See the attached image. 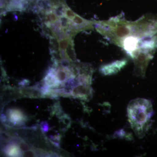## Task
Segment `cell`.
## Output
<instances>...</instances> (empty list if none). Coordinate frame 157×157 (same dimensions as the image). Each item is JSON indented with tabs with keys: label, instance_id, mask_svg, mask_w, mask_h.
I'll return each mask as SVG.
<instances>
[{
	"label": "cell",
	"instance_id": "1",
	"mask_svg": "<svg viewBox=\"0 0 157 157\" xmlns=\"http://www.w3.org/2000/svg\"><path fill=\"white\" fill-rule=\"evenodd\" d=\"M94 27L133 59L140 52H155L157 48V14H147L132 21L121 14L107 20L95 21Z\"/></svg>",
	"mask_w": 157,
	"mask_h": 157
},
{
	"label": "cell",
	"instance_id": "2",
	"mask_svg": "<svg viewBox=\"0 0 157 157\" xmlns=\"http://www.w3.org/2000/svg\"><path fill=\"white\" fill-rule=\"evenodd\" d=\"M128 120L138 138H142L148 131L154 111L151 101L137 98L129 102L127 108Z\"/></svg>",
	"mask_w": 157,
	"mask_h": 157
},
{
	"label": "cell",
	"instance_id": "3",
	"mask_svg": "<svg viewBox=\"0 0 157 157\" xmlns=\"http://www.w3.org/2000/svg\"><path fill=\"white\" fill-rule=\"evenodd\" d=\"M154 52L143 51L140 52L137 56L133 59L135 68L134 73L138 77H144L147 68L150 61L153 57Z\"/></svg>",
	"mask_w": 157,
	"mask_h": 157
},
{
	"label": "cell",
	"instance_id": "4",
	"mask_svg": "<svg viewBox=\"0 0 157 157\" xmlns=\"http://www.w3.org/2000/svg\"><path fill=\"white\" fill-rule=\"evenodd\" d=\"M128 63L125 59L118 60L109 63L101 66L100 68V73L104 76H110L116 74L123 69Z\"/></svg>",
	"mask_w": 157,
	"mask_h": 157
},
{
	"label": "cell",
	"instance_id": "5",
	"mask_svg": "<svg viewBox=\"0 0 157 157\" xmlns=\"http://www.w3.org/2000/svg\"><path fill=\"white\" fill-rule=\"evenodd\" d=\"M93 91L90 85L80 83L73 88L71 96L80 100L89 101L92 98Z\"/></svg>",
	"mask_w": 157,
	"mask_h": 157
},
{
	"label": "cell",
	"instance_id": "6",
	"mask_svg": "<svg viewBox=\"0 0 157 157\" xmlns=\"http://www.w3.org/2000/svg\"><path fill=\"white\" fill-rule=\"evenodd\" d=\"M7 114L10 121L14 124H22L26 118L22 111L17 109H9L8 110Z\"/></svg>",
	"mask_w": 157,
	"mask_h": 157
},
{
	"label": "cell",
	"instance_id": "7",
	"mask_svg": "<svg viewBox=\"0 0 157 157\" xmlns=\"http://www.w3.org/2000/svg\"><path fill=\"white\" fill-rule=\"evenodd\" d=\"M65 53H66V57L70 62L72 63H76L77 62L73 39L70 40L67 47L65 50Z\"/></svg>",
	"mask_w": 157,
	"mask_h": 157
},
{
	"label": "cell",
	"instance_id": "8",
	"mask_svg": "<svg viewBox=\"0 0 157 157\" xmlns=\"http://www.w3.org/2000/svg\"><path fill=\"white\" fill-rule=\"evenodd\" d=\"M19 148L16 144H11L6 147L5 151L9 156H20L23 154Z\"/></svg>",
	"mask_w": 157,
	"mask_h": 157
},
{
	"label": "cell",
	"instance_id": "9",
	"mask_svg": "<svg viewBox=\"0 0 157 157\" xmlns=\"http://www.w3.org/2000/svg\"><path fill=\"white\" fill-rule=\"evenodd\" d=\"M59 18L56 16L53 10L45 13V22L48 24L56 23L58 21Z\"/></svg>",
	"mask_w": 157,
	"mask_h": 157
},
{
	"label": "cell",
	"instance_id": "10",
	"mask_svg": "<svg viewBox=\"0 0 157 157\" xmlns=\"http://www.w3.org/2000/svg\"><path fill=\"white\" fill-rule=\"evenodd\" d=\"M67 6L66 3H61L54 6L52 10L59 18L65 15V10Z\"/></svg>",
	"mask_w": 157,
	"mask_h": 157
},
{
	"label": "cell",
	"instance_id": "11",
	"mask_svg": "<svg viewBox=\"0 0 157 157\" xmlns=\"http://www.w3.org/2000/svg\"><path fill=\"white\" fill-rule=\"evenodd\" d=\"M113 137L125 139L128 140H131L133 138L132 134L127 132L124 129H121L115 132L113 135Z\"/></svg>",
	"mask_w": 157,
	"mask_h": 157
},
{
	"label": "cell",
	"instance_id": "12",
	"mask_svg": "<svg viewBox=\"0 0 157 157\" xmlns=\"http://www.w3.org/2000/svg\"><path fill=\"white\" fill-rule=\"evenodd\" d=\"M71 20L69 19L65 15L59 17L58 21L59 24L65 33L69 29Z\"/></svg>",
	"mask_w": 157,
	"mask_h": 157
},
{
	"label": "cell",
	"instance_id": "13",
	"mask_svg": "<svg viewBox=\"0 0 157 157\" xmlns=\"http://www.w3.org/2000/svg\"><path fill=\"white\" fill-rule=\"evenodd\" d=\"M41 29H42V33L44 34V36L47 38H50L51 37H55L53 32L50 27V26L45 23V22L42 23L41 24Z\"/></svg>",
	"mask_w": 157,
	"mask_h": 157
},
{
	"label": "cell",
	"instance_id": "14",
	"mask_svg": "<svg viewBox=\"0 0 157 157\" xmlns=\"http://www.w3.org/2000/svg\"><path fill=\"white\" fill-rule=\"evenodd\" d=\"M50 40V51H56L59 52V40L55 37H51L49 38Z\"/></svg>",
	"mask_w": 157,
	"mask_h": 157
},
{
	"label": "cell",
	"instance_id": "15",
	"mask_svg": "<svg viewBox=\"0 0 157 157\" xmlns=\"http://www.w3.org/2000/svg\"><path fill=\"white\" fill-rule=\"evenodd\" d=\"M73 39L70 38H65L64 39L59 40V51H65L67 47L70 40Z\"/></svg>",
	"mask_w": 157,
	"mask_h": 157
},
{
	"label": "cell",
	"instance_id": "16",
	"mask_svg": "<svg viewBox=\"0 0 157 157\" xmlns=\"http://www.w3.org/2000/svg\"><path fill=\"white\" fill-rule=\"evenodd\" d=\"M73 63L67 58L62 59L59 62V63L62 67L67 69H70Z\"/></svg>",
	"mask_w": 157,
	"mask_h": 157
},
{
	"label": "cell",
	"instance_id": "17",
	"mask_svg": "<svg viewBox=\"0 0 157 157\" xmlns=\"http://www.w3.org/2000/svg\"><path fill=\"white\" fill-rule=\"evenodd\" d=\"M76 15V13L73 12L68 6L67 7L65 12V15L66 17L69 18V19L72 20Z\"/></svg>",
	"mask_w": 157,
	"mask_h": 157
},
{
	"label": "cell",
	"instance_id": "18",
	"mask_svg": "<svg viewBox=\"0 0 157 157\" xmlns=\"http://www.w3.org/2000/svg\"><path fill=\"white\" fill-rule=\"evenodd\" d=\"M19 147L21 151L25 152L30 149V147L28 144L25 143L24 141H21L19 144Z\"/></svg>",
	"mask_w": 157,
	"mask_h": 157
},
{
	"label": "cell",
	"instance_id": "19",
	"mask_svg": "<svg viewBox=\"0 0 157 157\" xmlns=\"http://www.w3.org/2000/svg\"><path fill=\"white\" fill-rule=\"evenodd\" d=\"M40 126H41L42 131L45 133L48 132L49 130V126L46 121L42 122L40 124Z\"/></svg>",
	"mask_w": 157,
	"mask_h": 157
},
{
	"label": "cell",
	"instance_id": "20",
	"mask_svg": "<svg viewBox=\"0 0 157 157\" xmlns=\"http://www.w3.org/2000/svg\"><path fill=\"white\" fill-rule=\"evenodd\" d=\"M23 155L24 157H35L37 155L36 154V152L29 150L25 152Z\"/></svg>",
	"mask_w": 157,
	"mask_h": 157
},
{
	"label": "cell",
	"instance_id": "21",
	"mask_svg": "<svg viewBox=\"0 0 157 157\" xmlns=\"http://www.w3.org/2000/svg\"><path fill=\"white\" fill-rule=\"evenodd\" d=\"M29 83L30 81L28 79H23L20 82L19 84L21 86H25L29 85Z\"/></svg>",
	"mask_w": 157,
	"mask_h": 157
},
{
	"label": "cell",
	"instance_id": "22",
	"mask_svg": "<svg viewBox=\"0 0 157 157\" xmlns=\"http://www.w3.org/2000/svg\"><path fill=\"white\" fill-rule=\"evenodd\" d=\"M1 120L3 122H5L7 120L6 116L5 114H2V116H1Z\"/></svg>",
	"mask_w": 157,
	"mask_h": 157
}]
</instances>
